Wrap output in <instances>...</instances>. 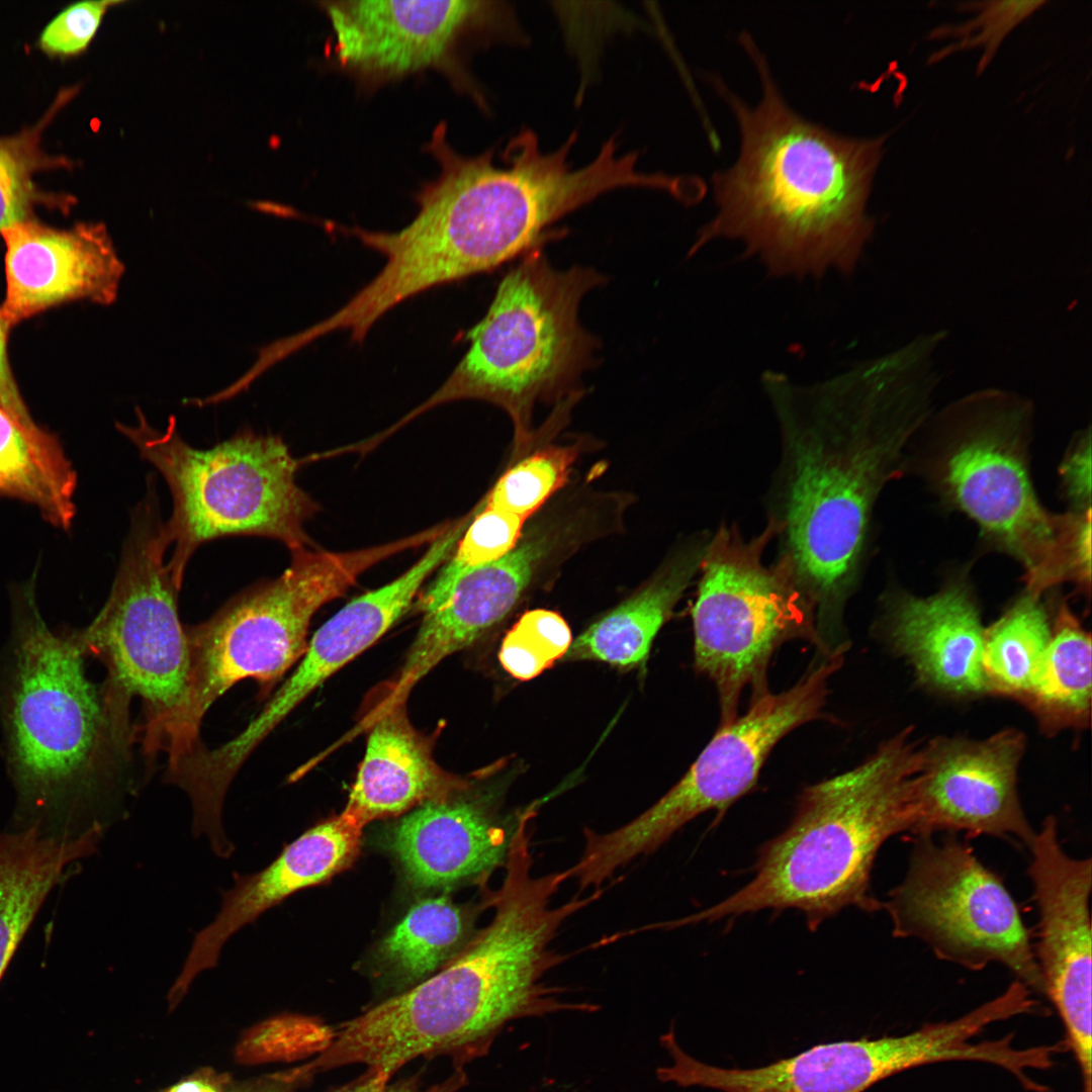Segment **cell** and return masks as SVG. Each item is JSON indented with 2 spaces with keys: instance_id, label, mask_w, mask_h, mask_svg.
<instances>
[{
  "instance_id": "484cf974",
  "label": "cell",
  "mask_w": 1092,
  "mask_h": 1092,
  "mask_svg": "<svg viewBox=\"0 0 1092 1092\" xmlns=\"http://www.w3.org/2000/svg\"><path fill=\"white\" fill-rule=\"evenodd\" d=\"M103 828L79 836L36 825L0 833V981L48 894L72 862L92 854Z\"/></svg>"
},
{
  "instance_id": "44dd1931",
  "label": "cell",
  "mask_w": 1092,
  "mask_h": 1092,
  "mask_svg": "<svg viewBox=\"0 0 1092 1092\" xmlns=\"http://www.w3.org/2000/svg\"><path fill=\"white\" fill-rule=\"evenodd\" d=\"M524 811L503 817L491 800L457 794L417 806L392 827L387 842L417 887L484 882L505 867Z\"/></svg>"
},
{
  "instance_id": "5bb4252c",
  "label": "cell",
  "mask_w": 1092,
  "mask_h": 1092,
  "mask_svg": "<svg viewBox=\"0 0 1092 1092\" xmlns=\"http://www.w3.org/2000/svg\"><path fill=\"white\" fill-rule=\"evenodd\" d=\"M843 649L828 652L790 689L752 697L747 711L719 725L684 777L656 803L629 823L595 833L592 851L610 874L657 850L702 813L724 811L748 793L778 742L794 729L823 716L831 676Z\"/></svg>"
},
{
  "instance_id": "7a4b0ae2",
  "label": "cell",
  "mask_w": 1092,
  "mask_h": 1092,
  "mask_svg": "<svg viewBox=\"0 0 1092 1092\" xmlns=\"http://www.w3.org/2000/svg\"><path fill=\"white\" fill-rule=\"evenodd\" d=\"M505 869L500 888L487 899L494 908L491 922L438 973L335 1028L329 1046L312 1061L318 1073L364 1065L391 1080L412 1061L441 1054L462 1065L484 1056L513 1020L600 1009L565 1001V989L544 982L568 959L550 946L558 930L598 895L578 894L552 906L568 873L535 876L527 842L511 847Z\"/></svg>"
},
{
  "instance_id": "6da1fadb",
  "label": "cell",
  "mask_w": 1092,
  "mask_h": 1092,
  "mask_svg": "<svg viewBox=\"0 0 1092 1092\" xmlns=\"http://www.w3.org/2000/svg\"><path fill=\"white\" fill-rule=\"evenodd\" d=\"M933 352L918 337L818 386L767 380L781 450L766 524L819 628L840 619L859 582L876 503L929 414Z\"/></svg>"
},
{
  "instance_id": "ffe728a7",
  "label": "cell",
  "mask_w": 1092,
  "mask_h": 1092,
  "mask_svg": "<svg viewBox=\"0 0 1092 1092\" xmlns=\"http://www.w3.org/2000/svg\"><path fill=\"white\" fill-rule=\"evenodd\" d=\"M362 830L341 813L302 833L262 871L234 873L216 917L195 934L172 992L182 996L200 972L217 965L230 937L265 911L347 869L359 853Z\"/></svg>"
},
{
  "instance_id": "3957f363",
  "label": "cell",
  "mask_w": 1092,
  "mask_h": 1092,
  "mask_svg": "<svg viewBox=\"0 0 1092 1092\" xmlns=\"http://www.w3.org/2000/svg\"><path fill=\"white\" fill-rule=\"evenodd\" d=\"M740 41L761 98L750 106L712 77L736 117L740 151L712 178L718 212L692 252L726 237L743 241L777 275L848 273L875 229L866 207L886 136H844L806 119L783 97L751 36Z\"/></svg>"
},
{
  "instance_id": "f546056e",
  "label": "cell",
  "mask_w": 1092,
  "mask_h": 1092,
  "mask_svg": "<svg viewBox=\"0 0 1092 1092\" xmlns=\"http://www.w3.org/2000/svg\"><path fill=\"white\" fill-rule=\"evenodd\" d=\"M470 922L447 896L415 904L381 942L379 953L405 982L427 977L465 945Z\"/></svg>"
},
{
  "instance_id": "e575fe53",
  "label": "cell",
  "mask_w": 1092,
  "mask_h": 1092,
  "mask_svg": "<svg viewBox=\"0 0 1092 1092\" xmlns=\"http://www.w3.org/2000/svg\"><path fill=\"white\" fill-rule=\"evenodd\" d=\"M63 103L58 101L34 127L0 138V233L30 218L31 210L44 198L33 182V175L51 162L40 150L43 127Z\"/></svg>"
},
{
  "instance_id": "8fae6325",
  "label": "cell",
  "mask_w": 1092,
  "mask_h": 1092,
  "mask_svg": "<svg viewBox=\"0 0 1092 1092\" xmlns=\"http://www.w3.org/2000/svg\"><path fill=\"white\" fill-rule=\"evenodd\" d=\"M405 549L397 540L349 552L291 551L289 566L277 578L252 585L207 621L185 629L191 743L199 745L201 721L220 696L246 678L270 688L303 656L315 612L343 596L364 571Z\"/></svg>"
},
{
  "instance_id": "9c48e42d",
  "label": "cell",
  "mask_w": 1092,
  "mask_h": 1092,
  "mask_svg": "<svg viewBox=\"0 0 1092 1092\" xmlns=\"http://www.w3.org/2000/svg\"><path fill=\"white\" fill-rule=\"evenodd\" d=\"M138 423L117 430L164 477L173 511L162 535L173 553L167 567L178 588L196 549L228 536L278 540L290 551L315 547L304 523L316 504L296 484L300 461L275 435L244 430L207 450L186 443L170 416L164 431L135 407Z\"/></svg>"
},
{
  "instance_id": "836d02e7",
  "label": "cell",
  "mask_w": 1092,
  "mask_h": 1092,
  "mask_svg": "<svg viewBox=\"0 0 1092 1092\" xmlns=\"http://www.w3.org/2000/svg\"><path fill=\"white\" fill-rule=\"evenodd\" d=\"M571 643V630L560 614L529 610L505 635L498 659L514 678L530 680L563 658Z\"/></svg>"
},
{
  "instance_id": "30bf717a",
  "label": "cell",
  "mask_w": 1092,
  "mask_h": 1092,
  "mask_svg": "<svg viewBox=\"0 0 1092 1092\" xmlns=\"http://www.w3.org/2000/svg\"><path fill=\"white\" fill-rule=\"evenodd\" d=\"M147 485L131 511L110 595L95 619L76 631L86 655L105 665V682L127 699L140 697L145 748L167 752L172 766L197 749L186 731L190 658L178 613L180 588L164 559L169 547L155 480Z\"/></svg>"
},
{
  "instance_id": "f35d334b",
  "label": "cell",
  "mask_w": 1092,
  "mask_h": 1092,
  "mask_svg": "<svg viewBox=\"0 0 1092 1092\" xmlns=\"http://www.w3.org/2000/svg\"><path fill=\"white\" fill-rule=\"evenodd\" d=\"M1060 474L1068 499L1075 512L1091 510V437L1083 432L1067 453Z\"/></svg>"
},
{
  "instance_id": "4316f807",
  "label": "cell",
  "mask_w": 1092,
  "mask_h": 1092,
  "mask_svg": "<svg viewBox=\"0 0 1092 1092\" xmlns=\"http://www.w3.org/2000/svg\"><path fill=\"white\" fill-rule=\"evenodd\" d=\"M76 487V471L58 438L24 428L0 408V498L26 503L52 526L68 530Z\"/></svg>"
},
{
  "instance_id": "b9f144b4",
  "label": "cell",
  "mask_w": 1092,
  "mask_h": 1092,
  "mask_svg": "<svg viewBox=\"0 0 1092 1092\" xmlns=\"http://www.w3.org/2000/svg\"><path fill=\"white\" fill-rule=\"evenodd\" d=\"M236 1092H256V1091H236Z\"/></svg>"
},
{
  "instance_id": "4dcf8cb0",
  "label": "cell",
  "mask_w": 1092,
  "mask_h": 1092,
  "mask_svg": "<svg viewBox=\"0 0 1092 1092\" xmlns=\"http://www.w3.org/2000/svg\"><path fill=\"white\" fill-rule=\"evenodd\" d=\"M526 519L493 508L483 500L462 534L451 558L420 596L417 607L424 613L439 604L470 570L508 554L519 542Z\"/></svg>"
},
{
  "instance_id": "ac0fdd59",
  "label": "cell",
  "mask_w": 1092,
  "mask_h": 1092,
  "mask_svg": "<svg viewBox=\"0 0 1092 1092\" xmlns=\"http://www.w3.org/2000/svg\"><path fill=\"white\" fill-rule=\"evenodd\" d=\"M462 530L450 527L391 582L346 604L313 634L299 664L261 713L212 750L216 768L236 776L253 750L312 691L375 643L407 611L428 576L452 554Z\"/></svg>"
},
{
  "instance_id": "52a82bcc",
  "label": "cell",
  "mask_w": 1092,
  "mask_h": 1092,
  "mask_svg": "<svg viewBox=\"0 0 1092 1092\" xmlns=\"http://www.w3.org/2000/svg\"><path fill=\"white\" fill-rule=\"evenodd\" d=\"M1032 408L1027 399L984 389L945 408L929 464L944 502L1014 558L1036 598L1063 582L1090 594L1091 510L1055 514L1039 502L1028 466Z\"/></svg>"
},
{
  "instance_id": "d590c367",
  "label": "cell",
  "mask_w": 1092,
  "mask_h": 1092,
  "mask_svg": "<svg viewBox=\"0 0 1092 1092\" xmlns=\"http://www.w3.org/2000/svg\"><path fill=\"white\" fill-rule=\"evenodd\" d=\"M335 1035V1028L323 1021L301 1016L281 1015L265 1021L243 1044V1054L252 1060H291L316 1056L325 1051Z\"/></svg>"
},
{
  "instance_id": "d4e9b609",
  "label": "cell",
  "mask_w": 1092,
  "mask_h": 1092,
  "mask_svg": "<svg viewBox=\"0 0 1092 1092\" xmlns=\"http://www.w3.org/2000/svg\"><path fill=\"white\" fill-rule=\"evenodd\" d=\"M710 535L699 532L677 543L638 590L572 640L563 658L621 668L643 664L657 633L696 579Z\"/></svg>"
},
{
  "instance_id": "d6a6232c",
  "label": "cell",
  "mask_w": 1092,
  "mask_h": 1092,
  "mask_svg": "<svg viewBox=\"0 0 1092 1092\" xmlns=\"http://www.w3.org/2000/svg\"><path fill=\"white\" fill-rule=\"evenodd\" d=\"M1045 3L1046 1L1038 0L962 3V10H969L975 15L957 25H941L931 30L928 39L948 38L953 41L931 55L929 64L937 63L959 52L981 49L982 55L977 65V75L980 76L989 67L1006 36Z\"/></svg>"
},
{
  "instance_id": "277c9868",
  "label": "cell",
  "mask_w": 1092,
  "mask_h": 1092,
  "mask_svg": "<svg viewBox=\"0 0 1092 1092\" xmlns=\"http://www.w3.org/2000/svg\"><path fill=\"white\" fill-rule=\"evenodd\" d=\"M0 656V725L16 795L13 829L36 825L78 836L96 825V806L128 741L126 705L87 676L76 630L43 620L34 578L12 597Z\"/></svg>"
},
{
  "instance_id": "ab89813d",
  "label": "cell",
  "mask_w": 1092,
  "mask_h": 1092,
  "mask_svg": "<svg viewBox=\"0 0 1092 1092\" xmlns=\"http://www.w3.org/2000/svg\"><path fill=\"white\" fill-rule=\"evenodd\" d=\"M9 330L0 321V408L30 431L42 429L31 418L10 369L7 355Z\"/></svg>"
},
{
  "instance_id": "1f68e13d",
  "label": "cell",
  "mask_w": 1092,
  "mask_h": 1092,
  "mask_svg": "<svg viewBox=\"0 0 1092 1092\" xmlns=\"http://www.w3.org/2000/svg\"><path fill=\"white\" fill-rule=\"evenodd\" d=\"M577 445H549L517 461L495 482L484 506L528 520L567 483Z\"/></svg>"
},
{
  "instance_id": "60d3db41",
  "label": "cell",
  "mask_w": 1092,
  "mask_h": 1092,
  "mask_svg": "<svg viewBox=\"0 0 1092 1092\" xmlns=\"http://www.w3.org/2000/svg\"><path fill=\"white\" fill-rule=\"evenodd\" d=\"M167 1092H219L216 1086L201 1078L188 1079L170 1088Z\"/></svg>"
},
{
  "instance_id": "e0dca14e",
  "label": "cell",
  "mask_w": 1092,
  "mask_h": 1092,
  "mask_svg": "<svg viewBox=\"0 0 1092 1092\" xmlns=\"http://www.w3.org/2000/svg\"><path fill=\"white\" fill-rule=\"evenodd\" d=\"M1028 848V876L1039 917L1035 962L1044 995L1060 1014L1066 1045L1080 1068L1081 1092H1092L1091 858H1076L1064 850L1054 816L1043 820Z\"/></svg>"
},
{
  "instance_id": "8992f818",
  "label": "cell",
  "mask_w": 1092,
  "mask_h": 1092,
  "mask_svg": "<svg viewBox=\"0 0 1092 1092\" xmlns=\"http://www.w3.org/2000/svg\"><path fill=\"white\" fill-rule=\"evenodd\" d=\"M919 751L904 730L857 766L807 787L789 826L761 847L753 878L671 927L794 908L814 930L846 907L881 909L871 873L883 843L909 831Z\"/></svg>"
},
{
  "instance_id": "603a6c76",
  "label": "cell",
  "mask_w": 1092,
  "mask_h": 1092,
  "mask_svg": "<svg viewBox=\"0 0 1092 1092\" xmlns=\"http://www.w3.org/2000/svg\"><path fill=\"white\" fill-rule=\"evenodd\" d=\"M932 1053L928 1036L916 1029L822 1043L758 1068L709 1066L703 1083L720 1092H864L897 1073L929 1064Z\"/></svg>"
},
{
  "instance_id": "7402d4cb",
  "label": "cell",
  "mask_w": 1092,
  "mask_h": 1092,
  "mask_svg": "<svg viewBox=\"0 0 1092 1092\" xmlns=\"http://www.w3.org/2000/svg\"><path fill=\"white\" fill-rule=\"evenodd\" d=\"M885 601L889 638L924 682L957 696L989 692L982 667L985 629L963 575L928 597L896 592Z\"/></svg>"
},
{
  "instance_id": "83f0119b",
  "label": "cell",
  "mask_w": 1092,
  "mask_h": 1092,
  "mask_svg": "<svg viewBox=\"0 0 1092 1092\" xmlns=\"http://www.w3.org/2000/svg\"><path fill=\"white\" fill-rule=\"evenodd\" d=\"M1048 733L1084 728L1091 711V636L1065 604L1049 645L1020 700Z\"/></svg>"
},
{
  "instance_id": "74e56055",
  "label": "cell",
  "mask_w": 1092,
  "mask_h": 1092,
  "mask_svg": "<svg viewBox=\"0 0 1092 1092\" xmlns=\"http://www.w3.org/2000/svg\"><path fill=\"white\" fill-rule=\"evenodd\" d=\"M467 1084V1074L460 1067L435 1083L426 1082L421 1074L383 1080L366 1070L363 1075L333 1092H459Z\"/></svg>"
},
{
  "instance_id": "f1b7e54d",
  "label": "cell",
  "mask_w": 1092,
  "mask_h": 1092,
  "mask_svg": "<svg viewBox=\"0 0 1092 1092\" xmlns=\"http://www.w3.org/2000/svg\"><path fill=\"white\" fill-rule=\"evenodd\" d=\"M1051 635L1052 624L1040 598L1025 592L984 630L982 667L988 691L1021 700Z\"/></svg>"
},
{
  "instance_id": "2e32d148",
  "label": "cell",
  "mask_w": 1092,
  "mask_h": 1092,
  "mask_svg": "<svg viewBox=\"0 0 1092 1092\" xmlns=\"http://www.w3.org/2000/svg\"><path fill=\"white\" fill-rule=\"evenodd\" d=\"M1024 737L1007 729L984 740L937 737L920 748L910 798L912 835L963 831L1030 846L1035 831L1017 792Z\"/></svg>"
},
{
  "instance_id": "ba28073f",
  "label": "cell",
  "mask_w": 1092,
  "mask_h": 1092,
  "mask_svg": "<svg viewBox=\"0 0 1092 1092\" xmlns=\"http://www.w3.org/2000/svg\"><path fill=\"white\" fill-rule=\"evenodd\" d=\"M593 268L558 270L535 249L502 279L484 316L467 333L469 347L447 380L406 420L457 399L503 408L519 452L534 441L539 401H560L579 390L594 364L598 340L578 320L582 297L604 284Z\"/></svg>"
},
{
  "instance_id": "7c38bea8",
  "label": "cell",
  "mask_w": 1092,
  "mask_h": 1092,
  "mask_svg": "<svg viewBox=\"0 0 1092 1092\" xmlns=\"http://www.w3.org/2000/svg\"><path fill=\"white\" fill-rule=\"evenodd\" d=\"M774 541L766 524L750 538L735 525L712 532L697 575L691 616L696 669L714 684L720 724L738 714L742 693L753 697L766 688L771 657L795 639L820 643L814 607L787 564L768 563Z\"/></svg>"
},
{
  "instance_id": "9a60e30c",
  "label": "cell",
  "mask_w": 1092,
  "mask_h": 1092,
  "mask_svg": "<svg viewBox=\"0 0 1092 1092\" xmlns=\"http://www.w3.org/2000/svg\"><path fill=\"white\" fill-rule=\"evenodd\" d=\"M342 68L372 83L436 69L456 70V50L473 32L509 31L511 10L491 1H325ZM462 77V76H461ZM463 78V77H462Z\"/></svg>"
},
{
  "instance_id": "d6986e66",
  "label": "cell",
  "mask_w": 1092,
  "mask_h": 1092,
  "mask_svg": "<svg viewBox=\"0 0 1092 1092\" xmlns=\"http://www.w3.org/2000/svg\"><path fill=\"white\" fill-rule=\"evenodd\" d=\"M0 234L6 247L0 321L8 330L63 302L115 300L124 265L103 224L59 230L28 218Z\"/></svg>"
},
{
  "instance_id": "8d00e7d4",
  "label": "cell",
  "mask_w": 1092,
  "mask_h": 1092,
  "mask_svg": "<svg viewBox=\"0 0 1092 1092\" xmlns=\"http://www.w3.org/2000/svg\"><path fill=\"white\" fill-rule=\"evenodd\" d=\"M118 2L85 1L58 14L43 29L39 43L52 55H75L85 50L108 6Z\"/></svg>"
},
{
  "instance_id": "5b68a950",
  "label": "cell",
  "mask_w": 1092,
  "mask_h": 1092,
  "mask_svg": "<svg viewBox=\"0 0 1092 1092\" xmlns=\"http://www.w3.org/2000/svg\"><path fill=\"white\" fill-rule=\"evenodd\" d=\"M428 148L440 173L418 193L416 216L396 232L374 231L367 239L385 259L382 285L399 300L538 249L552 224L593 199L592 177L572 167L570 147L545 153L529 129L510 140L504 166L492 152H455L444 124Z\"/></svg>"
},
{
  "instance_id": "cb8c5ba5",
  "label": "cell",
  "mask_w": 1092,
  "mask_h": 1092,
  "mask_svg": "<svg viewBox=\"0 0 1092 1092\" xmlns=\"http://www.w3.org/2000/svg\"><path fill=\"white\" fill-rule=\"evenodd\" d=\"M367 725L372 729L365 755L342 812L361 828L465 790L435 762L407 719L405 703L379 705Z\"/></svg>"
},
{
  "instance_id": "4fadbf2b",
  "label": "cell",
  "mask_w": 1092,
  "mask_h": 1092,
  "mask_svg": "<svg viewBox=\"0 0 1092 1092\" xmlns=\"http://www.w3.org/2000/svg\"><path fill=\"white\" fill-rule=\"evenodd\" d=\"M898 938L923 941L940 960L972 971L999 963L1044 995L1030 936L1001 879L949 834L914 835L906 875L882 902Z\"/></svg>"
}]
</instances>
